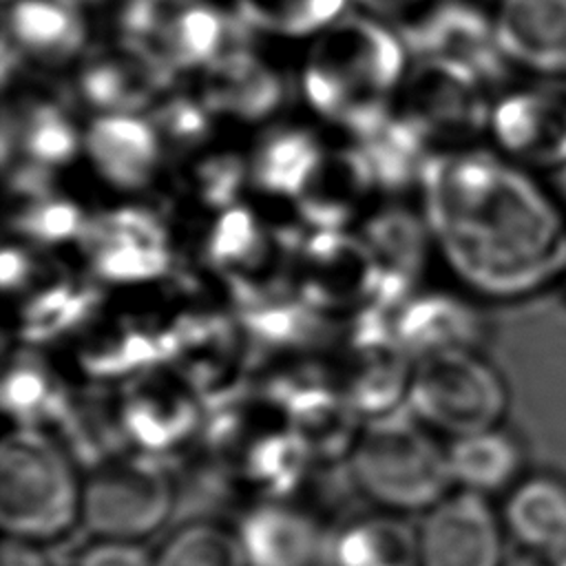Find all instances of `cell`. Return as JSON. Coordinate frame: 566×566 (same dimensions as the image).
Here are the masks:
<instances>
[{
  "instance_id": "cell-1",
  "label": "cell",
  "mask_w": 566,
  "mask_h": 566,
  "mask_svg": "<svg viewBox=\"0 0 566 566\" xmlns=\"http://www.w3.org/2000/svg\"><path fill=\"white\" fill-rule=\"evenodd\" d=\"M424 221L478 296L524 301L566 279V199L500 153L449 148L422 170Z\"/></svg>"
},
{
  "instance_id": "cell-2",
  "label": "cell",
  "mask_w": 566,
  "mask_h": 566,
  "mask_svg": "<svg viewBox=\"0 0 566 566\" xmlns=\"http://www.w3.org/2000/svg\"><path fill=\"white\" fill-rule=\"evenodd\" d=\"M409 66L411 55L389 22L347 11L307 40L298 88L318 117L365 139L391 117Z\"/></svg>"
},
{
  "instance_id": "cell-3",
  "label": "cell",
  "mask_w": 566,
  "mask_h": 566,
  "mask_svg": "<svg viewBox=\"0 0 566 566\" xmlns=\"http://www.w3.org/2000/svg\"><path fill=\"white\" fill-rule=\"evenodd\" d=\"M356 486L396 513L429 511L451 489L449 453L409 409L374 418L352 447Z\"/></svg>"
},
{
  "instance_id": "cell-4",
  "label": "cell",
  "mask_w": 566,
  "mask_h": 566,
  "mask_svg": "<svg viewBox=\"0 0 566 566\" xmlns=\"http://www.w3.org/2000/svg\"><path fill=\"white\" fill-rule=\"evenodd\" d=\"M82 520V484L69 455L33 427L7 433L0 449V524L4 537L44 544Z\"/></svg>"
},
{
  "instance_id": "cell-5",
  "label": "cell",
  "mask_w": 566,
  "mask_h": 566,
  "mask_svg": "<svg viewBox=\"0 0 566 566\" xmlns=\"http://www.w3.org/2000/svg\"><path fill=\"white\" fill-rule=\"evenodd\" d=\"M407 407L429 429L460 438L502 424L509 385L480 349L433 352L411 369Z\"/></svg>"
},
{
  "instance_id": "cell-6",
  "label": "cell",
  "mask_w": 566,
  "mask_h": 566,
  "mask_svg": "<svg viewBox=\"0 0 566 566\" xmlns=\"http://www.w3.org/2000/svg\"><path fill=\"white\" fill-rule=\"evenodd\" d=\"M108 9L111 33L144 44L175 75H195L241 40L210 0H115Z\"/></svg>"
},
{
  "instance_id": "cell-7",
  "label": "cell",
  "mask_w": 566,
  "mask_h": 566,
  "mask_svg": "<svg viewBox=\"0 0 566 566\" xmlns=\"http://www.w3.org/2000/svg\"><path fill=\"white\" fill-rule=\"evenodd\" d=\"M484 88L475 73L455 62L413 60L391 115L427 146L464 148L489 126L491 102Z\"/></svg>"
},
{
  "instance_id": "cell-8",
  "label": "cell",
  "mask_w": 566,
  "mask_h": 566,
  "mask_svg": "<svg viewBox=\"0 0 566 566\" xmlns=\"http://www.w3.org/2000/svg\"><path fill=\"white\" fill-rule=\"evenodd\" d=\"M172 500V482L157 462L113 460L82 484V522L95 537L139 542L168 520Z\"/></svg>"
},
{
  "instance_id": "cell-9",
  "label": "cell",
  "mask_w": 566,
  "mask_h": 566,
  "mask_svg": "<svg viewBox=\"0 0 566 566\" xmlns=\"http://www.w3.org/2000/svg\"><path fill=\"white\" fill-rule=\"evenodd\" d=\"M175 73L144 44L108 33L73 66V88L95 115L150 111L175 86Z\"/></svg>"
},
{
  "instance_id": "cell-10",
  "label": "cell",
  "mask_w": 566,
  "mask_h": 566,
  "mask_svg": "<svg viewBox=\"0 0 566 566\" xmlns=\"http://www.w3.org/2000/svg\"><path fill=\"white\" fill-rule=\"evenodd\" d=\"M411 60H447L495 82L506 57L497 44L491 13L471 0H431L394 27Z\"/></svg>"
},
{
  "instance_id": "cell-11",
  "label": "cell",
  "mask_w": 566,
  "mask_h": 566,
  "mask_svg": "<svg viewBox=\"0 0 566 566\" xmlns=\"http://www.w3.org/2000/svg\"><path fill=\"white\" fill-rule=\"evenodd\" d=\"M486 130L502 157L557 177L566 168V91H506L491 102Z\"/></svg>"
},
{
  "instance_id": "cell-12",
  "label": "cell",
  "mask_w": 566,
  "mask_h": 566,
  "mask_svg": "<svg viewBox=\"0 0 566 566\" xmlns=\"http://www.w3.org/2000/svg\"><path fill=\"white\" fill-rule=\"evenodd\" d=\"M506 531L489 497L455 491L424 511L420 566H504Z\"/></svg>"
},
{
  "instance_id": "cell-13",
  "label": "cell",
  "mask_w": 566,
  "mask_h": 566,
  "mask_svg": "<svg viewBox=\"0 0 566 566\" xmlns=\"http://www.w3.org/2000/svg\"><path fill=\"white\" fill-rule=\"evenodd\" d=\"M91 42L88 9L80 0H4L2 44L22 64L73 69Z\"/></svg>"
},
{
  "instance_id": "cell-14",
  "label": "cell",
  "mask_w": 566,
  "mask_h": 566,
  "mask_svg": "<svg viewBox=\"0 0 566 566\" xmlns=\"http://www.w3.org/2000/svg\"><path fill=\"white\" fill-rule=\"evenodd\" d=\"M195 93L214 117L261 122L281 108L285 80L263 53L237 40L195 73Z\"/></svg>"
},
{
  "instance_id": "cell-15",
  "label": "cell",
  "mask_w": 566,
  "mask_h": 566,
  "mask_svg": "<svg viewBox=\"0 0 566 566\" xmlns=\"http://www.w3.org/2000/svg\"><path fill=\"white\" fill-rule=\"evenodd\" d=\"M84 239L95 270L117 283L159 276L170 261L159 221L139 210H117L86 226Z\"/></svg>"
},
{
  "instance_id": "cell-16",
  "label": "cell",
  "mask_w": 566,
  "mask_h": 566,
  "mask_svg": "<svg viewBox=\"0 0 566 566\" xmlns=\"http://www.w3.org/2000/svg\"><path fill=\"white\" fill-rule=\"evenodd\" d=\"M491 20L506 62L566 77V0H497Z\"/></svg>"
},
{
  "instance_id": "cell-17",
  "label": "cell",
  "mask_w": 566,
  "mask_h": 566,
  "mask_svg": "<svg viewBox=\"0 0 566 566\" xmlns=\"http://www.w3.org/2000/svg\"><path fill=\"white\" fill-rule=\"evenodd\" d=\"M82 146L97 175L122 190L146 186L161 159V137L148 115H93Z\"/></svg>"
},
{
  "instance_id": "cell-18",
  "label": "cell",
  "mask_w": 566,
  "mask_h": 566,
  "mask_svg": "<svg viewBox=\"0 0 566 566\" xmlns=\"http://www.w3.org/2000/svg\"><path fill=\"white\" fill-rule=\"evenodd\" d=\"M500 515L522 553L555 562L566 555V475L528 471L504 495Z\"/></svg>"
},
{
  "instance_id": "cell-19",
  "label": "cell",
  "mask_w": 566,
  "mask_h": 566,
  "mask_svg": "<svg viewBox=\"0 0 566 566\" xmlns=\"http://www.w3.org/2000/svg\"><path fill=\"white\" fill-rule=\"evenodd\" d=\"M84 133L77 130L66 106L42 91H20L4 108L2 159L20 153L24 161L42 168L69 164L80 150Z\"/></svg>"
},
{
  "instance_id": "cell-20",
  "label": "cell",
  "mask_w": 566,
  "mask_h": 566,
  "mask_svg": "<svg viewBox=\"0 0 566 566\" xmlns=\"http://www.w3.org/2000/svg\"><path fill=\"white\" fill-rule=\"evenodd\" d=\"M447 453L453 482L484 497L506 495L528 473L524 442L502 424L453 438Z\"/></svg>"
},
{
  "instance_id": "cell-21",
  "label": "cell",
  "mask_w": 566,
  "mask_h": 566,
  "mask_svg": "<svg viewBox=\"0 0 566 566\" xmlns=\"http://www.w3.org/2000/svg\"><path fill=\"white\" fill-rule=\"evenodd\" d=\"M484 332L482 314L447 294H429L405 303L396 325L402 349L420 356L447 349H480Z\"/></svg>"
},
{
  "instance_id": "cell-22",
  "label": "cell",
  "mask_w": 566,
  "mask_h": 566,
  "mask_svg": "<svg viewBox=\"0 0 566 566\" xmlns=\"http://www.w3.org/2000/svg\"><path fill=\"white\" fill-rule=\"evenodd\" d=\"M239 539L250 566H312L321 544L307 515L279 504L252 509L241 520Z\"/></svg>"
},
{
  "instance_id": "cell-23",
  "label": "cell",
  "mask_w": 566,
  "mask_h": 566,
  "mask_svg": "<svg viewBox=\"0 0 566 566\" xmlns=\"http://www.w3.org/2000/svg\"><path fill=\"white\" fill-rule=\"evenodd\" d=\"M325 153L310 128L279 126L261 137L252 157V177L268 192L301 197Z\"/></svg>"
},
{
  "instance_id": "cell-24",
  "label": "cell",
  "mask_w": 566,
  "mask_h": 566,
  "mask_svg": "<svg viewBox=\"0 0 566 566\" xmlns=\"http://www.w3.org/2000/svg\"><path fill=\"white\" fill-rule=\"evenodd\" d=\"M334 566H420L418 531L396 515L363 517L334 542Z\"/></svg>"
},
{
  "instance_id": "cell-25",
  "label": "cell",
  "mask_w": 566,
  "mask_h": 566,
  "mask_svg": "<svg viewBox=\"0 0 566 566\" xmlns=\"http://www.w3.org/2000/svg\"><path fill=\"white\" fill-rule=\"evenodd\" d=\"M237 18L254 31L310 40L349 11L352 0H232Z\"/></svg>"
},
{
  "instance_id": "cell-26",
  "label": "cell",
  "mask_w": 566,
  "mask_h": 566,
  "mask_svg": "<svg viewBox=\"0 0 566 566\" xmlns=\"http://www.w3.org/2000/svg\"><path fill=\"white\" fill-rule=\"evenodd\" d=\"M354 411L349 400L323 389H301L290 396L292 433L310 453L334 455L349 444L354 447L358 438Z\"/></svg>"
},
{
  "instance_id": "cell-27",
  "label": "cell",
  "mask_w": 566,
  "mask_h": 566,
  "mask_svg": "<svg viewBox=\"0 0 566 566\" xmlns=\"http://www.w3.org/2000/svg\"><path fill=\"white\" fill-rule=\"evenodd\" d=\"M195 422L192 402L170 389L144 387L124 407V429L148 449L175 444Z\"/></svg>"
},
{
  "instance_id": "cell-28",
  "label": "cell",
  "mask_w": 566,
  "mask_h": 566,
  "mask_svg": "<svg viewBox=\"0 0 566 566\" xmlns=\"http://www.w3.org/2000/svg\"><path fill=\"white\" fill-rule=\"evenodd\" d=\"M427 221L405 210H385L365 228V243L380 272L409 281L427 256Z\"/></svg>"
},
{
  "instance_id": "cell-29",
  "label": "cell",
  "mask_w": 566,
  "mask_h": 566,
  "mask_svg": "<svg viewBox=\"0 0 566 566\" xmlns=\"http://www.w3.org/2000/svg\"><path fill=\"white\" fill-rule=\"evenodd\" d=\"M155 566H250L239 533L212 522L177 528L157 551Z\"/></svg>"
},
{
  "instance_id": "cell-30",
  "label": "cell",
  "mask_w": 566,
  "mask_h": 566,
  "mask_svg": "<svg viewBox=\"0 0 566 566\" xmlns=\"http://www.w3.org/2000/svg\"><path fill=\"white\" fill-rule=\"evenodd\" d=\"M310 451L294 433L263 438L248 455V471L252 480L274 493L290 491L305 467Z\"/></svg>"
},
{
  "instance_id": "cell-31",
  "label": "cell",
  "mask_w": 566,
  "mask_h": 566,
  "mask_svg": "<svg viewBox=\"0 0 566 566\" xmlns=\"http://www.w3.org/2000/svg\"><path fill=\"white\" fill-rule=\"evenodd\" d=\"M2 405L22 427H31V422L51 416L55 409L53 380L33 360H18L4 376Z\"/></svg>"
},
{
  "instance_id": "cell-32",
  "label": "cell",
  "mask_w": 566,
  "mask_h": 566,
  "mask_svg": "<svg viewBox=\"0 0 566 566\" xmlns=\"http://www.w3.org/2000/svg\"><path fill=\"white\" fill-rule=\"evenodd\" d=\"M212 113L192 91H175V86L164 93L150 108L148 119L157 128L161 142L175 144H197L210 130Z\"/></svg>"
},
{
  "instance_id": "cell-33",
  "label": "cell",
  "mask_w": 566,
  "mask_h": 566,
  "mask_svg": "<svg viewBox=\"0 0 566 566\" xmlns=\"http://www.w3.org/2000/svg\"><path fill=\"white\" fill-rule=\"evenodd\" d=\"M15 226L20 232L38 239V241H62L84 234L86 221L75 203L66 199H51L40 195H31L27 208L20 212Z\"/></svg>"
},
{
  "instance_id": "cell-34",
  "label": "cell",
  "mask_w": 566,
  "mask_h": 566,
  "mask_svg": "<svg viewBox=\"0 0 566 566\" xmlns=\"http://www.w3.org/2000/svg\"><path fill=\"white\" fill-rule=\"evenodd\" d=\"M88 305L91 298L84 290L55 287L33 298L24 314V334L29 338L53 336L64 327L77 323L86 314Z\"/></svg>"
},
{
  "instance_id": "cell-35",
  "label": "cell",
  "mask_w": 566,
  "mask_h": 566,
  "mask_svg": "<svg viewBox=\"0 0 566 566\" xmlns=\"http://www.w3.org/2000/svg\"><path fill=\"white\" fill-rule=\"evenodd\" d=\"M259 243V228L243 210H232L217 223L210 241V254L217 261H248Z\"/></svg>"
},
{
  "instance_id": "cell-36",
  "label": "cell",
  "mask_w": 566,
  "mask_h": 566,
  "mask_svg": "<svg viewBox=\"0 0 566 566\" xmlns=\"http://www.w3.org/2000/svg\"><path fill=\"white\" fill-rule=\"evenodd\" d=\"M73 566H155V557L137 542L97 537L77 553Z\"/></svg>"
},
{
  "instance_id": "cell-37",
  "label": "cell",
  "mask_w": 566,
  "mask_h": 566,
  "mask_svg": "<svg viewBox=\"0 0 566 566\" xmlns=\"http://www.w3.org/2000/svg\"><path fill=\"white\" fill-rule=\"evenodd\" d=\"M356 11L369 13L378 20L389 22L391 27L400 24L402 20L418 13L422 7H427L431 0H352Z\"/></svg>"
},
{
  "instance_id": "cell-38",
  "label": "cell",
  "mask_w": 566,
  "mask_h": 566,
  "mask_svg": "<svg viewBox=\"0 0 566 566\" xmlns=\"http://www.w3.org/2000/svg\"><path fill=\"white\" fill-rule=\"evenodd\" d=\"M0 562L2 566H49V559L38 548V544L13 537H4Z\"/></svg>"
},
{
  "instance_id": "cell-39",
  "label": "cell",
  "mask_w": 566,
  "mask_h": 566,
  "mask_svg": "<svg viewBox=\"0 0 566 566\" xmlns=\"http://www.w3.org/2000/svg\"><path fill=\"white\" fill-rule=\"evenodd\" d=\"M31 272V261L22 250H4L2 254V283L7 290L20 287Z\"/></svg>"
},
{
  "instance_id": "cell-40",
  "label": "cell",
  "mask_w": 566,
  "mask_h": 566,
  "mask_svg": "<svg viewBox=\"0 0 566 566\" xmlns=\"http://www.w3.org/2000/svg\"><path fill=\"white\" fill-rule=\"evenodd\" d=\"M504 566H559L555 559L548 557H539V555H531V553H522L515 555L513 559H506Z\"/></svg>"
},
{
  "instance_id": "cell-41",
  "label": "cell",
  "mask_w": 566,
  "mask_h": 566,
  "mask_svg": "<svg viewBox=\"0 0 566 566\" xmlns=\"http://www.w3.org/2000/svg\"><path fill=\"white\" fill-rule=\"evenodd\" d=\"M80 2H82L86 9H91V7H106V9H108L115 0H80Z\"/></svg>"
},
{
  "instance_id": "cell-42",
  "label": "cell",
  "mask_w": 566,
  "mask_h": 566,
  "mask_svg": "<svg viewBox=\"0 0 566 566\" xmlns=\"http://www.w3.org/2000/svg\"><path fill=\"white\" fill-rule=\"evenodd\" d=\"M557 564H559V566H566V555H564L562 559H557Z\"/></svg>"
},
{
  "instance_id": "cell-43",
  "label": "cell",
  "mask_w": 566,
  "mask_h": 566,
  "mask_svg": "<svg viewBox=\"0 0 566 566\" xmlns=\"http://www.w3.org/2000/svg\"><path fill=\"white\" fill-rule=\"evenodd\" d=\"M562 285H564V287H566V279H564V283H562Z\"/></svg>"
}]
</instances>
